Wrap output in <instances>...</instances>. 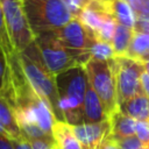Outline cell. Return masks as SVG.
Segmentation results:
<instances>
[{
  "label": "cell",
  "mask_w": 149,
  "mask_h": 149,
  "mask_svg": "<svg viewBox=\"0 0 149 149\" xmlns=\"http://www.w3.org/2000/svg\"><path fill=\"white\" fill-rule=\"evenodd\" d=\"M55 34L65 48L79 52L90 54L91 47L98 40L78 19H72L64 27L55 30Z\"/></svg>",
  "instance_id": "ba28073f"
},
{
  "label": "cell",
  "mask_w": 149,
  "mask_h": 149,
  "mask_svg": "<svg viewBox=\"0 0 149 149\" xmlns=\"http://www.w3.org/2000/svg\"><path fill=\"white\" fill-rule=\"evenodd\" d=\"M90 57L98 61H109L116 56L111 43L97 40L90 49Z\"/></svg>",
  "instance_id": "d6986e66"
},
{
  "label": "cell",
  "mask_w": 149,
  "mask_h": 149,
  "mask_svg": "<svg viewBox=\"0 0 149 149\" xmlns=\"http://www.w3.org/2000/svg\"><path fill=\"white\" fill-rule=\"evenodd\" d=\"M108 120L111 123V136L112 137L122 139V137L135 135L137 121L130 116H127L120 109L114 112L108 118Z\"/></svg>",
  "instance_id": "8fae6325"
},
{
  "label": "cell",
  "mask_w": 149,
  "mask_h": 149,
  "mask_svg": "<svg viewBox=\"0 0 149 149\" xmlns=\"http://www.w3.org/2000/svg\"><path fill=\"white\" fill-rule=\"evenodd\" d=\"M133 35H134L133 28H129V27H126L119 23L116 24V28H115V31H114V35L111 42L116 57L127 56Z\"/></svg>",
  "instance_id": "2e32d148"
},
{
  "label": "cell",
  "mask_w": 149,
  "mask_h": 149,
  "mask_svg": "<svg viewBox=\"0 0 149 149\" xmlns=\"http://www.w3.org/2000/svg\"><path fill=\"white\" fill-rule=\"evenodd\" d=\"M0 134H2V135H6V136H8V134L6 133L5 128H3V127H2L1 125H0ZM8 137H9V136H8ZM9 139H10V137H9Z\"/></svg>",
  "instance_id": "4dcf8cb0"
},
{
  "label": "cell",
  "mask_w": 149,
  "mask_h": 149,
  "mask_svg": "<svg viewBox=\"0 0 149 149\" xmlns=\"http://www.w3.org/2000/svg\"><path fill=\"white\" fill-rule=\"evenodd\" d=\"M12 143H13L14 149H33L30 142L26 137H23L22 135L20 137L12 139Z\"/></svg>",
  "instance_id": "d4e9b609"
},
{
  "label": "cell",
  "mask_w": 149,
  "mask_h": 149,
  "mask_svg": "<svg viewBox=\"0 0 149 149\" xmlns=\"http://www.w3.org/2000/svg\"><path fill=\"white\" fill-rule=\"evenodd\" d=\"M0 45V95H6L10 87V62Z\"/></svg>",
  "instance_id": "ac0fdd59"
},
{
  "label": "cell",
  "mask_w": 149,
  "mask_h": 149,
  "mask_svg": "<svg viewBox=\"0 0 149 149\" xmlns=\"http://www.w3.org/2000/svg\"><path fill=\"white\" fill-rule=\"evenodd\" d=\"M141 87L143 94L149 98V73H147L146 71L141 76Z\"/></svg>",
  "instance_id": "83f0119b"
},
{
  "label": "cell",
  "mask_w": 149,
  "mask_h": 149,
  "mask_svg": "<svg viewBox=\"0 0 149 149\" xmlns=\"http://www.w3.org/2000/svg\"><path fill=\"white\" fill-rule=\"evenodd\" d=\"M113 63L115 71L118 105L142 94L141 76L144 72L143 62L123 56L115 57Z\"/></svg>",
  "instance_id": "52a82bcc"
},
{
  "label": "cell",
  "mask_w": 149,
  "mask_h": 149,
  "mask_svg": "<svg viewBox=\"0 0 149 149\" xmlns=\"http://www.w3.org/2000/svg\"><path fill=\"white\" fill-rule=\"evenodd\" d=\"M119 109L136 121H149V98L143 93L122 102Z\"/></svg>",
  "instance_id": "7c38bea8"
},
{
  "label": "cell",
  "mask_w": 149,
  "mask_h": 149,
  "mask_svg": "<svg viewBox=\"0 0 149 149\" xmlns=\"http://www.w3.org/2000/svg\"><path fill=\"white\" fill-rule=\"evenodd\" d=\"M0 149H14L12 139H9L6 135L0 134Z\"/></svg>",
  "instance_id": "f1b7e54d"
},
{
  "label": "cell",
  "mask_w": 149,
  "mask_h": 149,
  "mask_svg": "<svg viewBox=\"0 0 149 149\" xmlns=\"http://www.w3.org/2000/svg\"><path fill=\"white\" fill-rule=\"evenodd\" d=\"M17 58L30 86L43 100L49 104L56 121H64V118L59 109L56 77L51 74L50 71L47 69L41 57V54L35 44V41L22 52H19Z\"/></svg>",
  "instance_id": "7a4b0ae2"
},
{
  "label": "cell",
  "mask_w": 149,
  "mask_h": 149,
  "mask_svg": "<svg viewBox=\"0 0 149 149\" xmlns=\"http://www.w3.org/2000/svg\"><path fill=\"white\" fill-rule=\"evenodd\" d=\"M95 149H120V148H119L118 142L115 141V139H113L109 134Z\"/></svg>",
  "instance_id": "484cf974"
},
{
  "label": "cell",
  "mask_w": 149,
  "mask_h": 149,
  "mask_svg": "<svg viewBox=\"0 0 149 149\" xmlns=\"http://www.w3.org/2000/svg\"><path fill=\"white\" fill-rule=\"evenodd\" d=\"M29 142H30L33 149H51L52 146L55 144V143H51V142H48V141H43V140H31Z\"/></svg>",
  "instance_id": "4316f807"
},
{
  "label": "cell",
  "mask_w": 149,
  "mask_h": 149,
  "mask_svg": "<svg viewBox=\"0 0 149 149\" xmlns=\"http://www.w3.org/2000/svg\"><path fill=\"white\" fill-rule=\"evenodd\" d=\"M23 8L35 36L58 30L74 19L64 0H23Z\"/></svg>",
  "instance_id": "3957f363"
},
{
  "label": "cell",
  "mask_w": 149,
  "mask_h": 149,
  "mask_svg": "<svg viewBox=\"0 0 149 149\" xmlns=\"http://www.w3.org/2000/svg\"><path fill=\"white\" fill-rule=\"evenodd\" d=\"M88 79L84 65L72 66L56 76L59 109L71 126L84 123V99Z\"/></svg>",
  "instance_id": "6da1fadb"
},
{
  "label": "cell",
  "mask_w": 149,
  "mask_h": 149,
  "mask_svg": "<svg viewBox=\"0 0 149 149\" xmlns=\"http://www.w3.org/2000/svg\"><path fill=\"white\" fill-rule=\"evenodd\" d=\"M135 135L142 143L149 142V121H137Z\"/></svg>",
  "instance_id": "603a6c76"
},
{
  "label": "cell",
  "mask_w": 149,
  "mask_h": 149,
  "mask_svg": "<svg viewBox=\"0 0 149 149\" xmlns=\"http://www.w3.org/2000/svg\"><path fill=\"white\" fill-rule=\"evenodd\" d=\"M143 65H144V71H146L147 73H149V59L144 61V62H143Z\"/></svg>",
  "instance_id": "f546056e"
},
{
  "label": "cell",
  "mask_w": 149,
  "mask_h": 149,
  "mask_svg": "<svg viewBox=\"0 0 149 149\" xmlns=\"http://www.w3.org/2000/svg\"><path fill=\"white\" fill-rule=\"evenodd\" d=\"M0 45L2 47V49L5 50V52L7 54L8 57H12L14 54H16L13 49V45L10 43L8 33H7V28H6V23H5V17H3V13H2V7H1V2H0Z\"/></svg>",
  "instance_id": "ffe728a7"
},
{
  "label": "cell",
  "mask_w": 149,
  "mask_h": 149,
  "mask_svg": "<svg viewBox=\"0 0 149 149\" xmlns=\"http://www.w3.org/2000/svg\"><path fill=\"white\" fill-rule=\"evenodd\" d=\"M35 44L47 69L55 77L72 66L85 65L91 58L88 52H79L65 48L55 31L42 33L35 36Z\"/></svg>",
  "instance_id": "277c9868"
},
{
  "label": "cell",
  "mask_w": 149,
  "mask_h": 149,
  "mask_svg": "<svg viewBox=\"0 0 149 149\" xmlns=\"http://www.w3.org/2000/svg\"><path fill=\"white\" fill-rule=\"evenodd\" d=\"M71 128L76 139L80 142L84 149H95L111 134V123L108 119L98 123L71 126Z\"/></svg>",
  "instance_id": "9c48e42d"
},
{
  "label": "cell",
  "mask_w": 149,
  "mask_h": 149,
  "mask_svg": "<svg viewBox=\"0 0 149 149\" xmlns=\"http://www.w3.org/2000/svg\"><path fill=\"white\" fill-rule=\"evenodd\" d=\"M115 141L118 142L120 149H143V143L137 139L136 135L122 137V139H115Z\"/></svg>",
  "instance_id": "44dd1931"
},
{
  "label": "cell",
  "mask_w": 149,
  "mask_h": 149,
  "mask_svg": "<svg viewBox=\"0 0 149 149\" xmlns=\"http://www.w3.org/2000/svg\"><path fill=\"white\" fill-rule=\"evenodd\" d=\"M0 2L13 49L16 54L22 52L35 41L23 8V0H0Z\"/></svg>",
  "instance_id": "8992f818"
},
{
  "label": "cell",
  "mask_w": 149,
  "mask_h": 149,
  "mask_svg": "<svg viewBox=\"0 0 149 149\" xmlns=\"http://www.w3.org/2000/svg\"><path fill=\"white\" fill-rule=\"evenodd\" d=\"M64 2L66 3L69 10L71 12V14L73 15L74 19H77L80 13L87 7V5L91 2V0H64Z\"/></svg>",
  "instance_id": "7402d4cb"
},
{
  "label": "cell",
  "mask_w": 149,
  "mask_h": 149,
  "mask_svg": "<svg viewBox=\"0 0 149 149\" xmlns=\"http://www.w3.org/2000/svg\"><path fill=\"white\" fill-rule=\"evenodd\" d=\"M113 59L98 61L90 58L84 65L87 73L88 84L93 87L102 101L108 118L119 109Z\"/></svg>",
  "instance_id": "5b68a950"
},
{
  "label": "cell",
  "mask_w": 149,
  "mask_h": 149,
  "mask_svg": "<svg viewBox=\"0 0 149 149\" xmlns=\"http://www.w3.org/2000/svg\"><path fill=\"white\" fill-rule=\"evenodd\" d=\"M143 149H149V142L148 143H143Z\"/></svg>",
  "instance_id": "1f68e13d"
},
{
  "label": "cell",
  "mask_w": 149,
  "mask_h": 149,
  "mask_svg": "<svg viewBox=\"0 0 149 149\" xmlns=\"http://www.w3.org/2000/svg\"><path fill=\"white\" fill-rule=\"evenodd\" d=\"M127 57L144 62L149 59V34L134 30V35L127 52Z\"/></svg>",
  "instance_id": "e0dca14e"
},
{
  "label": "cell",
  "mask_w": 149,
  "mask_h": 149,
  "mask_svg": "<svg viewBox=\"0 0 149 149\" xmlns=\"http://www.w3.org/2000/svg\"><path fill=\"white\" fill-rule=\"evenodd\" d=\"M0 125L5 128L6 133L10 139H16L21 136L13 106L3 95H0Z\"/></svg>",
  "instance_id": "5bb4252c"
},
{
  "label": "cell",
  "mask_w": 149,
  "mask_h": 149,
  "mask_svg": "<svg viewBox=\"0 0 149 149\" xmlns=\"http://www.w3.org/2000/svg\"><path fill=\"white\" fill-rule=\"evenodd\" d=\"M134 30L139 33L149 34V15H139L135 16Z\"/></svg>",
  "instance_id": "cb8c5ba5"
},
{
  "label": "cell",
  "mask_w": 149,
  "mask_h": 149,
  "mask_svg": "<svg viewBox=\"0 0 149 149\" xmlns=\"http://www.w3.org/2000/svg\"><path fill=\"white\" fill-rule=\"evenodd\" d=\"M52 137L55 144L61 149H84L76 139L71 126L64 121H55L52 126Z\"/></svg>",
  "instance_id": "4fadbf2b"
},
{
  "label": "cell",
  "mask_w": 149,
  "mask_h": 149,
  "mask_svg": "<svg viewBox=\"0 0 149 149\" xmlns=\"http://www.w3.org/2000/svg\"><path fill=\"white\" fill-rule=\"evenodd\" d=\"M84 123H98L108 119L105 106L93 87L87 84L84 99Z\"/></svg>",
  "instance_id": "30bf717a"
},
{
  "label": "cell",
  "mask_w": 149,
  "mask_h": 149,
  "mask_svg": "<svg viewBox=\"0 0 149 149\" xmlns=\"http://www.w3.org/2000/svg\"><path fill=\"white\" fill-rule=\"evenodd\" d=\"M108 10L116 23L133 28L135 23V13L133 8L123 0H111L108 2Z\"/></svg>",
  "instance_id": "9a60e30c"
}]
</instances>
